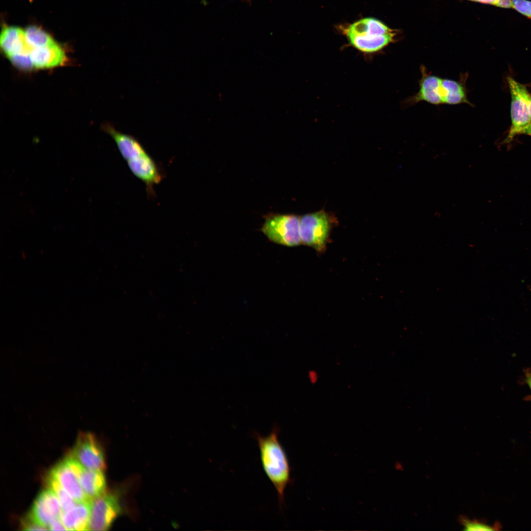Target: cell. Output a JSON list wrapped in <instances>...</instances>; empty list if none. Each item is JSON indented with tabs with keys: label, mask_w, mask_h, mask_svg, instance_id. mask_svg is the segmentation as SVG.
Wrapping results in <instances>:
<instances>
[{
	"label": "cell",
	"mask_w": 531,
	"mask_h": 531,
	"mask_svg": "<svg viewBox=\"0 0 531 531\" xmlns=\"http://www.w3.org/2000/svg\"><path fill=\"white\" fill-rule=\"evenodd\" d=\"M279 428L274 425L269 434L262 436L257 432L253 433L260 450L263 470L274 486L281 508L284 503V493L291 482V468L287 456L280 443L278 435Z\"/></svg>",
	"instance_id": "obj_1"
},
{
	"label": "cell",
	"mask_w": 531,
	"mask_h": 531,
	"mask_svg": "<svg viewBox=\"0 0 531 531\" xmlns=\"http://www.w3.org/2000/svg\"><path fill=\"white\" fill-rule=\"evenodd\" d=\"M350 44L365 54L382 50L394 40L396 33L381 21L372 17L360 19L350 24L339 26Z\"/></svg>",
	"instance_id": "obj_2"
},
{
	"label": "cell",
	"mask_w": 531,
	"mask_h": 531,
	"mask_svg": "<svg viewBox=\"0 0 531 531\" xmlns=\"http://www.w3.org/2000/svg\"><path fill=\"white\" fill-rule=\"evenodd\" d=\"M337 223L336 217L324 209L300 216L299 234L301 243L319 251L326 247L330 231Z\"/></svg>",
	"instance_id": "obj_3"
},
{
	"label": "cell",
	"mask_w": 531,
	"mask_h": 531,
	"mask_svg": "<svg viewBox=\"0 0 531 531\" xmlns=\"http://www.w3.org/2000/svg\"><path fill=\"white\" fill-rule=\"evenodd\" d=\"M300 216L294 214L269 213L265 217L261 231L271 241L286 246L301 243Z\"/></svg>",
	"instance_id": "obj_4"
},
{
	"label": "cell",
	"mask_w": 531,
	"mask_h": 531,
	"mask_svg": "<svg viewBox=\"0 0 531 531\" xmlns=\"http://www.w3.org/2000/svg\"><path fill=\"white\" fill-rule=\"evenodd\" d=\"M507 81L511 95V124L504 141L506 143L520 135L522 130L531 123L529 106L531 94L526 86L510 77L507 78Z\"/></svg>",
	"instance_id": "obj_5"
},
{
	"label": "cell",
	"mask_w": 531,
	"mask_h": 531,
	"mask_svg": "<svg viewBox=\"0 0 531 531\" xmlns=\"http://www.w3.org/2000/svg\"><path fill=\"white\" fill-rule=\"evenodd\" d=\"M119 501L116 493L106 491L90 500L89 530H109L114 520L121 512Z\"/></svg>",
	"instance_id": "obj_6"
},
{
	"label": "cell",
	"mask_w": 531,
	"mask_h": 531,
	"mask_svg": "<svg viewBox=\"0 0 531 531\" xmlns=\"http://www.w3.org/2000/svg\"><path fill=\"white\" fill-rule=\"evenodd\" d=\"M69 454L86 469L103 471L106 468L102 447L92 433H80Z\"/></svg>",
	"instance_id": "obj_7"
},
{
	"label": "cell",
	"mask_w": 531,
	"mask_h": 531,
	"mask_svg": "<svg viewBox=\"0 0 531 531\" xmlns=\"http://www.w3.org/2000/svg\"><path fill=\"white\" fill-rule=\"evenodd\" d=\"M421 77L419 81V90L414 95L405 99V107L411 106L421 101L439 105L443 104L441 82V79L428 73L426 67L420 66Z\"/></svg>",
	"instance_id": "obj_8"
},
{
	"label": "cell",
	"mask_w": 531,
	"mask_h": 531,
	"mask_svg": "<svg viewBox=\"0 0 531 531\" xmlns=\"http://www.w3.org/2000/svg\"><path fill=\"white\" fill-rule=\"evenodd\" d=\"M62 512V508L57 496L49 488L40 493L34 501L29 514L39 524L48 529L52 522L60 518Z\"/></svg>",
	"instance_id": "obj_9"
},
{
	"label": "cell",
	"mask_w": 531,
	"mask_h": 531,
	"mask_svg": "<svg viewBox=\"0 0 531 531\" xmlns=\"http://www.w3.org/2000/svg\"><path fill=\"white\" fill-rule=\"evenodd\" d=\"M49 474L59 482L76 502L90 500L84 493L77 475L66 458L56 465Z\"/></svg>",
	"instance_id": "obj_10"
},
{
	"label": "cell",
	"mask_w": 531,
	"mask_h": 531,
	"mask_svg": "<svg viewBox=\"0 0 531 531\" xmlns=\"http://www.w3.org/2000/svg\"><path fill=\"white\" fill-rule=\"evenodd\" d=\"M127 164L132 173L146 184L150 193H152L153 186L162 178L160 170L152 158L147 154Z\"/></svg>",
	"instance_id": "obj_11"
},
{
	"label": "cell",
	"mask_w": 531,
	"mask_h": 531,
	"mask_svg": "<svg viewBox=\"0 0 531 531\" xmlns=\"http://www.w3.org/2000/svg\"><path fill=\"white\" fill-rule=\"evenodd\" d=\"M104 130L114 140L126 162L137 159L148 153L133 136L118 131L110 125L104 126Z\"/></svg>",
	"instance_id": "obj_12"
},
{
	"label": "cell",
	"mask_w": 531,
	"mask_h": 531,
	"mask_svg": "<svg viewBox=\"0 0 531 531\" xmlns=\"http://www.w3.org/2000/svg\"><path fill=\"white\" fill-rule=\"evenodd\" d=\"M34 68H49L60 66L66 60L62 48L55 42L45 47L33 49L30 54Z\"/></svg>",
	"instance_id": "obj_13"
},
{
	"label": "cell",
	"mask_w": 531,
	"mask_h": 531,
	"mask_svg": "<svg viewBox=\"0 0 531 531\" xmlns=\"http://www.w3.org/2000/svg\"><path fill=\"white\" fill-rule=\"evenodd\" d=\"M103 471L86 469L82 465L75 471L82 489L89 500L106 492V478Z\"/></svg>",
	"instance_id": "obj_14"
},
{
	"label": "cell",
	"mask_w": 531,
	"mask_h": 531,
	"mask_svg": "<svg viewBox=\"0 0 531 531\" xmlns=\"http://www.w3.org/2000/svg\"><path fill=\"white\" fill-rule=\"evenodd\" d=\"M468 74H461L458 80L442 78L441 82V92L443 104L457 105L466 103L472 106L468 97V89L466 81Z\"/></svg>",
	"instance_id": "obj_15"
},
{
	"label": "cell",
	"mask_w": 531,
	"mask_h": 531,
	"mask_svg": "<svg viewBox=\"0 0 531 531\" xmlns=\"http://www.w3.org/2000/svg\"><path fill=\"white\" fill-rule=\"evenodd\" d=\"M90 500L76 502L69 509L62 511L60 519L67 530L88 531Z\"/></svg>",
	"instance_id": "obj_16"
},
{
	"label": "cell",
	"mask_w": 531,
	"mask_h": 531,
	"mask_svg": "<svg viewBox=\"0 0 531 531\" xmlns=\"http://www.w3.org/2000/svg\"><path fill=\"white\" fill-rule=\"evenodd\" d=\"M0 45L8 58L19 53L30 54L31 51L26 41L25 30L16 27L3 29L0 33Z\"/></svg>",
	"instance_id": "obj_17"
},
{
	"label": "cell",
	"mask_w": 531,
	"mask_h": 531,
	"mask_svg": "<svg viewBox=\"0 0 531 531\" xmlns=\"http://www.w3.org/2000/svg\"><path fill=\"white\" fill-rule=\"evenodd\" d=\"M26 43L32 50L49 45L55 41L51 36L40 28L30 26L25 30Z\"/></svg>",
	"instance_id": "obj_18"
},
{
	"label": "cell",
	"mask_w": 531,
	"mask_h": 531,
	"mask_svg": "<svg viewBox=\"0 0 531 531\" xmlns=\"http://www.w3.org/2000/svg\"><path fill=\"white\" fill-rule=\"evenodd\" d=\"M46 483L57 496L61 505L62 511L71 508L75 503L76 501L65 490V489L50 474L46 476Z\"/></svg>",
	"instance_id": "obj_19"
},
{
	"label": "cell",
	"mask_w": 531,
	"mask_h": 531,
	"mask_svg": "<svg viewBox=\"0 0 531 531\" xmlns=\"http://www.w3.org/2000/svg\"><path fill=\"white\" fill-rule=\"evenodd\" d=\"M8 59L14 65L21 69L29 70L34 68L28 54H17L9 57Z\"/></svg>",
	"instance_id": "obj_20"
},
{
	"label": "cell",
	"mask_w": 531,
	"mask_h": 531,
	"mask_svg": "<svg viewBox=\"0 0 531 531\" xmlns=\"http://www.w3.org/2000/svg\"><path fill=\"white\" fill-rule=\"evenodd\" d=\"M21 527L25 531L48 530V529L39 524L28 513L21 520Z\"/></svg>",
	"instance_id": "obj_21"
},
{
	"label": "cell",
	"mask_w": 531,
	"mask_h": 531,
	"mask_svg": "<svg viewBox=\"0 0 531 531\" xmlns=\"http://www.w3.org/2000/svg\"><path fill=\"white\" fill-rule=\"evenodd\" d=\"M512 8L521 14L531 18V1L528 0H512Z\"/></svg>",
	"instance_id": "obj_22"
},
{
	"label": "cell",
	"mask_w": 531,
	"mask_h": 531,
	"mask_svg": "<svg viewBox=\"0 0 531 531\" xmlns=\"http://www.w3.org/2000/svg\"><path fill=\"white\" fill-rule=\"evenodd\" d=\"M464 530L466 531H491L494 530L492 527L476 521H471L464 520L463 522Z\"/></svg>",
	"instance_id": "obj_23"
},
{
	"label": "cell",
	"mask_w": 531,
	"mask_h": 531,
	"mask_svg": "<svg viewBox=\"0 0 531 531\" xmlns=\"http://www.w3.org/2000/svg\"><path fill=\"white\" fill-rule=\"evenodd\" d=\"M482 3L489 4L501 8H509L512 6V0H470Z\"/></svg>",
	"instance_id": "obj_24"
},
{
	"label": "cell",
	"mask_w": 531,
	"mask_h": 531,
	"mask_svg": "<svg viewBox=\"0 0 531 531\" xmlns=\"http://www.w3.org/2000/svg\"><path fill=\"white\" fill-rule=\"evenodd\" d=\"M48 529L49 530L52 531L67 530L65 526L64 525L63 523H62V521L61 520L60 518L56 519L53 522H52L49 525Z\"/></svg>",
	"instance_id": "obj_25"
},
{
	"label": "cell",
	"mask_w": 531,
	"mask_h": 531,
	"mask_svg": "<svg viewBox=\"0 0 531 531\" xmlns=\"http://www.w3.org/2000/svg\"><path fill=\"white\" fill-rule=\"evenodd\" d=\"M520 134L531 136V123L522 130Z\"/></svg>",
	"instance_id": "obj_26"
},
{
	"label": "cell",
	"mask_w": 531,
	"mask_h": 531,
	"mask_svg": "<svg viewBox=\"0 0 531 531\" xmlns=\"http://www.w3.org/2000/svg\"><path fill=\"white\" fill-rule=\"evenodd\" d=\"M527 382L531 389V375H528L527 376Z\"/></svg>",
	"instance_id": "obj_27"
},
{
	"label": "cell",
	"mask_w": 531,
	"mask_h": 531,
	"mask_svg": "<svg viewBox=\"0 0 531 531\" xmlns=\"http://www.w3.org/2000/svg\"><path fill=\"white\" fill-rule=\"evenodd\" d=\"M529 106H530V117H531V94L530 97Z\"/></svg>",
	"instance_id": "obj_28"
},
{
	"label": "cell",
	"mask_w": 531,
	"mask_h": 531,
	"mask_svg": "<svg viewBox=\"0 0 531 531\" xmlns=\"http://www.w3.org/2000/svg\"><path fill=\"white\" fill-rule=\"evenodd\" d=\"M248 0L249 1L250 0Z\"/></svg>",
	"instance_id": "obj_29"
}]
</instances>
